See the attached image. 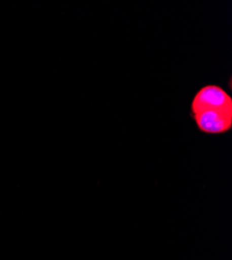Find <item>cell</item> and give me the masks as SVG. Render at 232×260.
I'll return each instance as SVG.
<instances>
[{
	"label": "cell",
	"instance_id": "obj_1",
	"mask_svg": "<svg viewBox=\"0 0 232 260\" xmlns=\"http://www.w3.org/2000/svg\"><path fill=\"white\" fill-rule=\"evenodd\" d=\"M191 108L203 133L223 134L232 127V98L219 85L203 86L195 95Z\"/></svg>",
	"mask_w": 232,
	"mask_h": 260
}]
</instances>
